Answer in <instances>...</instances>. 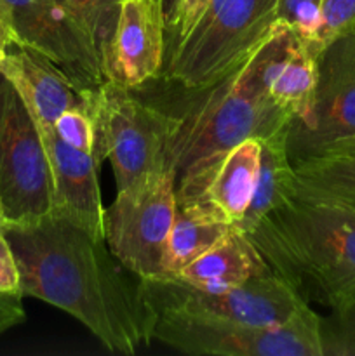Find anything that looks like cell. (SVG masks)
<instances>
[{
    "label": "cell",
    "instance_id": "5b68a950",
    "mask_svg": "<svg viewBox=\"0 0 355 356\" xmlns=\"http://www.w3.org/2000/svg\"><path fill=\"white\" fill-rule=\"evenodd\" d=\"M89 117L96 132L93 155L97 165L103 159H110L117 191L157 170L173 167L169 148L174 117L143 103L129 87L106 80L94 90Z\"/></svg>",
    "mask_w": 355,
    "mask_h": 356
},
{
    "label": "cell",
    "instance_id": "7a4b0ae2",
    "mask_svg": "<svg viewBox=\"0 0 355 356\" xmlns=\"http://www.w3.org/2000/svg\"><path fill=\"white\" fill-rule=\"evenodd\" d=\"M292 33L278 21L274 33L230 75L195 89L174 117L169 160L176 172V202H194L219 160L246 139H265L294 120L268 92V66Z\"/></svg>",
    "mask_w": 355,
    "mask_h": 356
},
{
    "label": "cell",
    "instance_id": "8fae6325",
    "mask_svg": "<svg viewBox=\"0 0 355 356\" xmlns=\"http://www.w3.org/2000/svg\"><path fill=\"white\" fill-rule=\"evenodd\" d=\"M13 14L17 44L51 59L79 89L96 90L110 80L93 45L52 0H2Z\"/></svg>",
    "mask_w": 355,
    "mask_h": 356
},
{
    "label": "cell",
    "instance_id": "e0dca14e",
    "mask_svg": "<svg viewBox=\"0 0 355 356\" xmlns=\"http://www.w3.org/2000/svg\"><path fill=\"white\" fill-rule=\"evenodd\" d=\"M319 80V52L292 31L268 66V92L294 120L312 110Z\"/></svg>",
    "mask_w": 355,
    "mask_h": 356
},
{
    "label": "cell",
    "instance_id": "277c9868",
    "mask_svg": "<svg viewBox=\"0 0 355 356\" xmlns=\"http://www.w3.org/2000/svg\"><path fill=\"white\" fill-rule=\"evenodd\" d=\"M278 0H211L194 28L174 40L164 79L184 89L214 86L277 28Z\"/></svg>",
    "mask_w": 355,
    "mask_h": 356
},
{
    "label": "cell",
    "instance_id": "f1b7e54d",
    "mask_svg": "<svg viewBox=\"0 0 355 356\" xmlns=\"http://www.w3.org/2000/svg\"><path fill=\"white\" fill-rule=\"evenodd\" d=\"M17 44V35L14 30L13 14L6 3L0 0V63L7 56L9 49Z\"/></svg>",
    "mask_w": 355,
    "mask_h": 356
},
{
    "label": "cell",
    "instance_id": "d6a6232c",
    "mask_svg": "<svg viewBox=\"0 0 355 356\" xmlns=\"http://www.w3.org/2000/svg\"><path fill=\"white\" fill-rule=\"evenodd\" d=\"M0 211H2V205H0Z\"/></svg>",
    "mask_w": 355,
    "mask_h": 356
},
{
    "label": "cell",
    "instance_id": "6da1fadb",
    "mask_svg": "<svg viewBox=\"0 0 355 356\" xmlns=\"http://www.w3.org/2000/svg\"><path fill=\"white\" fill-rule=\"evenodd\" d=\"M17 268L19 291L63 309L90 330L104 348L134 355L152 341L155 313L141 278L108 249L56 212L28 222H3Z\"/></svg>",
    "mask_w": 355,
    "mask_h": 356
},
{
    "label": "cell",
    "instance_id": "2e32d148",
    "mask_svg": "<svg viewBox=\"0 0 355 356\" xmlns=\"http://www.w3.org/2000/svg\"><path fill=\"white\" fill-rule=\"evenodd\" d=\"M270 270L249 235L233 228L174 278L202 291H226Z\"/></svg>",
    "mask_w": 355,
    "mask_h": 356
},
{
    "label": "cell",
    "instance_id": "7c38bea8",
    "mask_svg": "<svg viewBox=\"0 0 355 356\" xmlns=\"http://www.w3.org/2000/svg\"><path fill=\"white\" fill-rule=\"evenodd\" d=\"M47 153L52 181V212L63 216L89 235L104 240V207L93 153L66 145L54 127L37 124Z\"/></svg>",
    "mask_w": 355,
    "mask_h": 356
},
{
    "label": "cell",
    "instance_id": "ba28073f",
    "mask_svg": "<svg viewBox=\"0 0 355 356\" xmlns=\"http://www.w3.org/2000/svg\"><path fill=\"white\" fill-rule=\"evenodd\" d=\"M141 287L153 313H188L256 327L281 325L308 305L271 268L226 291H202L180 278L141 280Z\"/></svg>",
    "mask_w": 355,
    "mask_h": 356
},
{
    "label": "cell",
    "instance_id": "7402d4cb",
    "mask_svg": "<svg viewBox=\"0 0 355 356\" xmlns=\"http://www.w3.org/2000/svg\"><path fill=\"white\" fill-rule=\"evenodd\" d=\"M322 0H278L277 19L287 24L296 37L312 45L320 26Z\"/></svg>",
    "mask_w": 355,
    "mask_h": 356
},
{
    "label": "cell",
    "instance_id": "5bb4252c",
    "mask_svg": "<svg viewBox=\"0 0 355 356\" xmlns=\"http://www.w3.org/2000/svg\"><path fill=\"white\" fill-rule=\"evenodd\" d=\"M0 73L19 92L21 99L40 125L54 127L66 110L89 113L94 90H82L44 54L26 45H13L0 63Z\"/></svg>",
    "mask_w": 355,
    "mask_h": 356
},
{
    "label": "cell",
    "instance_id": "30bf717a",
    "mask_svg": "<svg viewBox=\"0 0 355 356\" xmlns=\"http://www.w3.org/2000/svg\"><path fill=\"white\" fill-rule=\"evenodd\" d=\"M355 136V28L319 54L312 110L291 122L287 152L292 163L319 156L334 143Z\"/></svg>",
    "mask_w": 355,
    "mask_h": 356
},
{
    "label": "cell",
    "instance_id": "f546056e",
    "mask_svg": "<svg viewBox=\"0 0 355 356\" xmlns=\"http://www.w3.org/2000/svg\"><path fill=\"white\" fill-rule=\"evenodd\" d=\"M180 6H181V0H160L166 30L171 31V33H173L174 26H176L178 14H180Z\"/></svg>",
    "mask_w": 355,
    "mask_h": 356
},
{
    "label": "cell",
    "instance_id": "44dd1931",
    "mask_svg": "<svg viewBox=\"0 0 355 356\" xmlns=\"http://www.w3.org/2000/svg\"><path fill=\"white\" fill-rule=\"evenodd\" d=\"M93 45L104 73L110 79L111 44L122 0H52Z\"/></svg>",
    "mask_w": 355,
    "mask_h": 356
},
{
    "label": "cell",
    "instance_id": "4316f807",
    "mask_svg": "<svg viewBox=\"0 0 355 356\" xmlns=\"http://www.w3.org/2000/svg\"><path fill=\"white\" fill-rule=\"evenodd\" d=\"M23 298L21 292H0V336L24 322Z\"/></svg>",
    "mask_w": 355,
    "mask_h": 356
},
{
    "label": "cell",
    "instance_id": "4fadbf2b",
    "mask_svg": "<svg viewBox=\"0 0 355 356\" xmlns=\"http://www.w3.org/2000/svg\"><path fill=\"white\" fill-rule=\"evenodd\" d=\"M166 23L157 0H122L113 44L110 80L134 89L155 79L166 54Z\"/></svg>",
    "mask_w": 355,
    "mask_h": 356
},
{
    "label": "cell",
    "instance_id": "cb8c5ba5",
    "mask_svg": "<svg viewBox=\"0 0 355 356\" xmlns=\"http://www.w3.org/2000/svg\"><path fill=\"white\" fill-rule=\"evenodd\" d=\"M322 356H355V306L320 320Z\"/></svg>",
    "mask_w": 355,
    "mask_h": 356
},
{
    "label": "cell",
    "instance_id": "83f0119b",
    "mask_svg": "<svg viewBox=\"0 0 355 356\" xmlns=\"http://www.w3.org/2000/svg\"><path fill=\"white\" fill-rule=\"evenodd\" d=\"M209 2L211 0H181L176 26L173 30L174 40L183 38L197 24V21L200 19L202 14L207 9Z\"/></svg>",
    "mask_w": 355,
    "mask_h": 356
},
{
    "label": "cell",
    "instance_id": "d6986e66",
    "mask_svg": "<svg viewBox=\"0 0 355 356\" xmlns=\"http://www.w3.org/2000/svg\"><path fill=\"white\" fill-rule=\"evenodd\" d=\"M235 226L198 202H176L173 228L166 249L167 278H174L184 266L207 252Z\"/></svg>",
    "mask_w": 355,
    "mask_h": 356
},
{
    "label": "cell",
    "instance_id": "ffe728a7",
    "mask_svg": "<svg viewBox=\"0 0 355 356\" xmlns=\"http://www.w3.org/2000/svg\"><path fill=\"white\" fill-rule=\"evenodd\" d=\"M296 195L355 205V156L320 155L294 163Z\"/></svg>",
    "mask_w": 355,
    "mask_h": 356
},
{
    "label": "cell",
    "instance_id": "4dcf8cb0",
    "mask_svg": "<svg viewBox=\"0 0 355 356\" xmlns=\"http://www.w3.org/2000/svg\"><path fill=\"white\" fill-rule=\"evenodd\" d=\"M322 155H350V156H355V136L334 143V145L331 146V148H327L326 152L322 153Z\"/></svg>",
    "mask_w": 355,
    "mask_h": 356
},
{
    "label": "cell",
    "instance_id": "ac0fdd59",
    "mask_svg": "<svg viewBox=\"0 0 355 356\" xmlns=\"http://www.w3.org/2000/svg\"><path fill=\"white\" fill-rule=\"evenodd\" d=\"M289 127L260 139L261 156L256 190L246 216L237 225L240 232H251L265 216L284 207L296 198V170L287 152Z\"/></svg>",
    "mask_w": 355,
    "mask_h": 356
},
{
    "label": "cell",
    "instance_id": "1f68e13d",
    "mask_svg": "<svg viewBox=\"0 0 355 356\" xmlns=\"http://www.w3.org/2000/svg\"><path fill=\"white\" fill-rule=\"evenodd\" d=\"M3 222H6V218H3V212L0 211V226H2Z\"/></svg>",
    "mask_w": 355,
    "mask_h": 356
},
{
    "label": "cell",
    "instance_id": "484cf974",
    "mask_svg": "<svg viewBox=\"0 0 355 356\" xmlns=\"http://www.w3.org/2000/svg\"><path fill=\"white\" fill-rule=\"evenodd\" d=\"M0 292L19 291V268L14 257L13 247L0 226Z\"/></svg>",
    "mask_w": 355,
    "mask_h": 356
},
{
    "label": "cell",
    "instance_id": "836d02e7",
    "mask_svg": "<svg viewBox=\"0 0 355 356\" xmlns=\"http://www.w3.org/2000/svg\"><path fill=\"white\" fill-rule=\"evenodd\" d=\"M157 2H160V0H157Z\"/></svg>",
    "mask_w": 355,
    "mask_h": 356
},
{
    "label": "cell",
    "instance_id": "3957f363",
    "mask_svg": "<svg viewBox=\"0 0 355 356\" xmlns=\"http://www.w3.org/2000/svg\"><path fill=\"white\" fill-rule=\"evenodd\" d=\"M246 235L308 305L355 306V205L296 195Z\"/></svg>",
    "mask_w": 355,
    "mask_h": 356
},
{
    "label": "cell",
    "instance_id": "52a82bcc",
    "mask_svg": "<svg viewBox=\"0 0 355 356\" xmlns=\"http://www.w3.org/2000/svg\"><path fill=\"white\" fill-rule=\"evenodd\" d=\"M176 214V172L166 167L117 191L104 209V242L141 280L167 278L166 249Z\"/></svg>",
    "mask_w": 355,
    "mask_h": 356
},
{
    "label": "cell",
    "instance_id": "d4e9b609",
    "mask_svg": "<svg viewBox=\"0 0 355 356\" xmlns=\"http://www.w3.org/2000/svg\"><path fill=\"white\" fill-rule=\"evenodd\" d=\"M54 131L66 145L80 152L93 153L96 132L93 118L84 110H66L54 122Z\"/></svg>",
    "mask_w": 355,
    "mask_h": 356
},
{
    "label": "cell",
    "instance_id": "9c48e42d",
    "mask_svg": "<svg viewBox=\"0 0 355 356\" xmlns=\"http://www.w3.org/2000/svg\"><path fill=\"white\" fill-rule=\"evenodd\" d=\"M0 205L7 222L52 212V181L37 122L0 73Z\"/></svg>",
    "mask_w": 355,
    "mask_h": 356
},
{
    "label": "cell",
    "instance_id": "9a60e30c",
    "mask_svg": "<svg viewBox=\"0 0 355 356\" xmlns=\"http://www.w3.org/2000/svg\"><path fill=\"white\" fill-rule=\"evenodd\" d=\"M261 143L251 138L233 146L205 177L197 200L223 221L237 226L253 200L260 172Z\"/></svg>",
    "mask_w": 355,
    "mask_h": 356
},
{
    "label": "cell",
    "instance_id": "603a6c76",
    "mask_svg": "<svg viewBox=\"0 0 355 356\" xmlns=\"http://www.w3.org/2000/svg\"><path fill=\"white\" fill-rule=\"evenodd\" d=\"M355 28V0H322L320 26L310 47L322 52L326 45Z\"/></svg>",
    "mask_w": 355,
    "mask_h": 356
},
{
    "label": "cell",
    "instance_id": "8992f818",
    "mask_svg": "<svg viewBox=\"0 0 355 356\" xmlns=\"http://www.w3.org/2000/svg\"><path fill=\"white\" fill-rule=\"evenodd\" d=\"M320 320L310 305L274 327L157 312L152 339L195 356H322Z\"/></svg>",
    "mask_w": 355,
    "mask_h": 356
}]
</instances>
